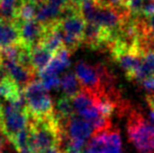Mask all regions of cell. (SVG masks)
<instances>
[{"label":"cell","mask_w":154,"mask_h":153,"mask_svg":"<svg viewBox=\"0 0 154 153\" xmlns=\"http://www.w3.org/2000/svg\"><path fill=\"white\" fill-rule=\"evenodd\" d=\"M127 133L130 143L140 153H154V125L135 108L128 112Z\"/></svg>","instance_id":"obj_1"},{"label":"cell","mask_w":154,"mask_h":153,"mask_svg":"<svg viewBox=\"0 0 154 153\" xmlns=\"http://www.w3.org/2000/svg\"><path fill=\"white\" fill-rule=\"evenodd\" d=\"M58 29L61 34L63 45L70 53L75 51L83 44V35L86 20L78 8H70L57 21Z\"/></svg>","instance_id":"obj_2"},{"label":"cell","mask_w":154,"mask_h":153,"mask_svg":"<svg viewBox=\"0 0 154 153\" xmlns=\"http://www.w3.org/2000/svg\"><path fill=\"white\" fill-rule=\"evenodd\" d=\"M47 91L48 90L40 80L36 79L22 90L27 110L32 118H46L55 115V105Z\"/></svg>","instance_id":"obj_3"},{"label":"cell","mask_w":154,"mask_h":153,"mask_svg":"<svg viewBox=\"0 0 154 153\" xmlns=\"http://www.w3.org/2000/svg\"><path fill=\"white\" fill-rule=\"evenodd\" d=\"M29 118L31 115L27 110L24 96L18 102H8L5 105H3L0 128L2 129L10 143L16 136L17 133H19L29 125Z\"/></svg>","instance_id":"obj_4"},{"label":"cell","mask_w":154,"mask_h":153,"mask_svg":"<svg viewBox=\"0 0 154 153\" xmlns=\"http://www.w3.org/2000/svg\"><path fill=\"white\" fill-rule=\"evenodd\" d=\"M62 128L64 133L63 144L68 143L82 150L85 149L86 144L94 132L92 125L88 121L75 115L62 124Z\"/></svg>","instance_id":"obj_5"},{"label":"cell","mask_w":154,"mask_h":153,"mask_svg":"<svg viewBox=\"0 0 154 153\" xmlns=\"http://www.w3.org/2000/svg\"><path fill=\"white\" fill-rule=\"evenodd\" d=\"M112 60L121 67L126 78L129 81H133L136 72L142 63L143 54L136 48H123L112 47L109 49Z\"/></svg>","instance_id":"obj_6"},{"label":"cell","mask_w":154,"mask_h":153,"mask_svg":"<svg viewBox=\"0 0 154 153\" xmlns=\"http://www.w3.org/2000/svg\"><path fill=\"white\" fill-rule=\"evenodd\" d=\"M112 42V32L92 22H86L83 44L92 50H109Z\"/></svg>","instance_id":"obj_7"},{"label":"cell","mask_w":154,"mask_h":153,"mask_svg":"<svg viewBox=\"0 0 154 153\" xmlns=\"http://www.w3.org/2000/svg\"><path fill=\"white\" fill-rule=\"evenodd\" d=\"M4 72L21 90H23L32 81L36 79L37 72L32 67H27L17 61L8 59H1Z\"/></svg>","instance_id":"obj_8"},{"label":"cell","mask_w":154,"mask_h":153,"mask_svg":"<svg viewBox=\"0 0 154 153\" xmlns=\"http://www.w3.org/2000/svg\"><path fill=\"white\" fill-rule=\"evenodd\" d=\"M16 21L19 27V32H20L21 42L24 43L29 48L40 42L46 31V25L41 23L37 19Z\"/></svg>","instance_id":"obj_9"},{"label":"cell","mask_w":154,"mask_h":153,"mask_svg":"<svg viewBox=\"0 0 154 153\" xmlns=\"http://www.w3.org/2000/svg\"><path fill=\"white\" fill-rule=\"evenodd\" d=\"M75 70V76L79 79L80 83L84 88L95 92L103 90L101 80H100L99 74H97L94 65H91L87 61L81 60V61L77 62Z\"/></svg>","instance_id":"obj_10"},{"label":"cell","mask_w":154,"mask_h":153,"mask_svg":"<svg viewBox=\"0 0 154 153\" xmlns=\"http://www.w3.org/2000/svg\"><path fill=\"white\" fill-rule=\"evenodd\" d=\"M20 41V32L17 21L0 17V50L17 44Z\"/></svg>","instance_id":"obj_11"},{"label":"cell","mask_w":154,"mask_h":153,"mask_svg":"<svg viewBox=\"0 0 154 153\" xmlns=\"http://www.w3.org/2000/svg\"><path fill=\"white\" fill-rule=\"evenodd\" d=\"M70 55L71 53L65 46L61 47L54 54L53 59L51 60L44 70L40 74H47V75H58L64 72L66 68L70 65Z\"/></svg>","instance_id":"obj_12"},{"label":"cell","mask_w":154,"mask_h":153,"mask_svg":"<svg viewBox=\"0 0 154 153\" xmlns=\"http://www.w3.org/2000/svg\"><path fill=\"white\" fill-rule=\"evenodd\" d=\"M54 54L47 50L41 44H36L31 48V63L34 70L40 74L53 59Z\"/></svg>","instance_id":"obj_13"},{"label":"cell","mask_w":154,"mask_h":153,"mask_svg":"<svg viewBox=\"0 0 154 153\" xmlns=\"http://www.w3.org/2000/svg\"><path fill=\"white\" fill-rule=\"evenodd\" d=\"M0 96L11 103L18 102L23 99V92L17 84L6 75L0 79Z\"/></svg>","instance_id":"obj_14"},{"label":"cell","mask_w":154,"mask_h":153,"mask_svg":"<svg viewBox=\"0 0 154 153\" xmlns=\"http://www.w3.org/2000/svg\"><path fill=\"white\" fill-rule=\"evenodd\" d=\"M126 8L134 17L149 18L154 16V0H128Z\"/></svg>","instance_id":"obj_15"},{"label":"cell","mask_w":154,"mask_h":153,"mask_svg":"<svg viewBox=\"0 0 154 153\" xmlns=\"http://www.w3.org/2000/svg\"><path fill=\"white\" fill-rule=\"evenodd\" d=\"M151 77H154V51L149 49L143 54L142 63L133 78V82L140 83L143 80Z\"/></svg>","instance_id":"obj_16"},{"label":"cell","mask_w":154,"mask_h":153,"mask_svg":"<svg viewBox=\"0 0 154 153\" xmlns=\"http://www.w3.org/2000/svg\"><path fill=\"white\" fill-rule=\"evenodd\" d=\"M60 88L63 91V96H67L69 98H73L75 94H78L83 86L81 85L79 79L75 76V72H68L63 75L60 82Z\"/></svg>","instance_id":"obj_17"},{"label":"cell","mask_w":154,"mask_h":153,"mask_svg":"<svg viewBox=\"0 0 154 153\" xmlns=\"http://www.w3.org/2000/svg\"><path fill=\"white\" fill-rule=\"evenodd\" d=\"M55 115L60 121V123L64 124L67 120L75 115V108L72 105V99L67 96H62L59 100L57 101L55 108Z\"/></svg>","instance_id":"obj_18"},{"label":"cell","mask_w":154,"mask_h":153,"mask_svg":"<svg viewBox=\"0 0 154 153\" xmlns=\"http://www.w3.org/2000/svg\"><path fill=\"white\" fill-rule=\"evenodd\" d=\"M11 144L14 145L15 150L18 153H32L29 125L17 133L16 136L11 141Z\"/></svg>","instance_id":"obj_19"},{"label":"cell","mask_w":154,"mask_h":153,"mask_svg":"<svg viewBox=\"0 0 154 153\" xmlns=\"http://www.w3.org/2000/svg\"><path fill=\"white\" fill-rule=\"evenodd\" d=\"M105 153H123L120 130L114 127H111L106 131Z\"/></svg>","instance_id":"obj_20"},{"label":"cell","mask_w":154,"mask_h":153,"mask_svg":"<svg viewBox=\"0 0 154 153\" xmlns=\"http://www.w3.org/2000/svg\"><path fill=\"white\" fill-rule=\"evenodd\" d=\"M106 131L107 130L93 133L88 143L86 144L84 153H105Z\"/></svg>","instance_id":"obj_21"},{"label":"cell","mask_w":154,"mask_h":153,"mask_svg":"<svg viewBox=\"0 0 154 153\" xmlns=\"http://www.w3.org/2000/svg\"><path fill=\"white\" fill-rule=\"evenodd\" d=\"M37 4H38V0H25L17 12L16 20L24 21L36 18Z\"/></svg>","instance_id":"obj_22"},{"label":"cell","mask_w":154,"mask_h":153,"mask_svg":"<svg viewBox=\"0 0 154 153\" xmlns=\"http://www.w3.org/2000/svg\"><path fill=\"white\" fill-rule=\"evenodd\" d=\"M40 81L47 90L56 89L60 87L61 79L58 75H47V74H39Z\"/></svg>","instance_id":"obj_23"},{"label":"cell","mask_w":154,"mask_h":153,"mask_svg":"<svg viewBox=\"0 0 154 153\" xmlns=\"http://www.w3.org/2000/svg\"><path fill=\"white\" fill-rule=\"evenodd\" d=\"M99 3L104 4V5L113 6L116 8H127V1L128 0H97Z\"/></svg>","instance_id":"obj_24"},{"label":"cell","mask_w":154,"mask_h":153,"mask_svg":"<svg viewBox=\"0 0 154 153\" xmlns=\"http://www.w3.org/2000/svg\"><path fill=\"white\" fill-rule=\"evenodd\" d=\"M8 137L5 136V134L3 133L2 129L0 128V153H3L8 148Z\"/></svg>","instance_id":"obj_25"},{"label":"cell","mask_w":154,"mask_h":153,"mask_svg":"<svg viewBox=\"0 0 154 153\" xmlns=\"http://www.w3.org/2000/svg\"><path fill=\"white\" fill-rule=\"evenodd\" d=\"M146 102L149 106V109L154 111V94L153 93H148L146 96Z\"/></svg>","instance_id":"obj_26"},{"label":"cell","mask_w":154,"mask_h":153,"mask_svg":"<svg viewBox=\"0 0 154 153\" xmlns=\"http://www.w3.org/2000/svg\"><path fill=\"white\" fill-rule=\"evenodd\" d=\"M69 1H70V3L72 4L73 6H75V8H79V6L81 5L84 1H86V0H69Z\"/></svg>","instance_id":"obj_27"},{"label":"cell","mask_w":154,"mask_h":153,"mask_svg":"<svg viewBox=\"0 0 154 153\" xmlns=\"http://www.w3.org/2000/svg\"><path fill=\"white\" fill-rule=\"evenodd\" d=\"M147 46H148V49H150V50L154 51V37H151L150 39H149Z\"/></svg>","instance_id":"obj_28"},{"label":"cell","mask_w":154,"mask_h":153,"mask_svg":"<svg viewBox=\"0 0 154 153\" xmlns=\"http://www.w3.org/2000/svg\"><path fill=\"white\" fill-rule=\"evenodd\" d=\"M6 76L5 72H4V68H3V65H2V60H1V57H0V79L4 78Z\"/></svg>","instance_id":"obj_29"},{"label":"cell","mask_w":154,"mask_h":153,"mask_svg":"<svg viewBox=\"0 0 154 153\" xmlns=\"http://www.w3.org/2000/svg\"><path fill=\"white\" fill-rule=\"evenodd\" d=\"M2 107H3V105L0 102V123H1V116H2Z\"/></svg>","instance_id":"obj_30"}]
</instances>
